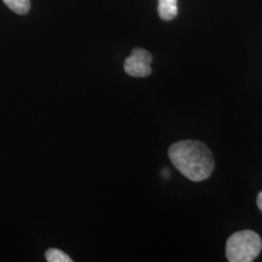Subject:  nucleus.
<instances>
[{
    "instance_id": "obj_1",
    "label": "nucleus",
    "mask_w": 262,
    "mask_h": 262,
    "mask_svg": "<svg viewBox=\"0 0 262 262\" xmlns=\"http://www.w3.org/2000/svg\"><path fill=\"white\" fill-rule=\"evenodd\" d=\"M168 156L179 172L193 182L209 178L215 168L211 150L199 141H179L169 148Z\"/></svg>"
},
{
    "instance_id": "obj_2",
    "label": "nucleus",
    "mask_w": 262,
    "mask_h": 262,
    "mask_svg": "<svg viewBox=\"0 0 262 262\" xmlns=\"http://www.w3.org/2000/svg\"><path fill=\"white\" fill-rule=\"evenodd\" d=\"M262 241L252 230H243L231 235L225 247V255L229 262H252L259 255Z\"/></svg>"
},
{
    "instance_id": "obj_3",
    "label": "nucleus",
    "mask_w": 262,
    "mask_h": 262,
    "mask_svg": "<svg viewBox=\"0 0 262 262\" xmlns=\"http://www.w3.org/2000/svg\"><path fill=\"white\" fill-rule=\"evenodd\" d=\"M152 56L150 52L142 48H134L124 61V70L135 78H145L151 73Z\"/></svg>"
},
{
    "instance_id": "obj_4",
    "label": "nucleus",
    "mask_w": 262,
    "mask_h": 262,
    "mask_svg": "<svg viewBox=\"0 0 262 262\" xmlns=\"http://www.w3.org/2000/svg\"><path fill=\"white\" fill-rule=\"evenodd\" d=\"M159 15L163 20H171L178 14L177 0H159Z\"/></svg>"
},
{
    "instance_id": "obj_5",
    "label": "nucleus",
    "mask_w": 262,
    "mask_h": 262,
    "mask_svg": "<svg viewBox=\"0 0 262 262\" xmlns=\"http://www.w3.org/2000/svg\"><path fill=\"white\" fill-rule=\"evenodd\" d=\"M9 9L19 15L27 14L30 9V0H2Z\"/></svg>"
},
{
    "instance_id": "obj_6",
    "label": "nucleus",
    "mask_w": 262,
    "mask_h": 262,
    "mask_svg": "<svg viewBox=\"0 0 262 262\" xmlns=\"http://www.w3.org/2000/svg\"><path fill=\"white\" fill-rule=\"evenodd\" d=\"M45 258L48 262H72L73 260L63 251L58 249H49L45 253Z\"/></svg>"
},
{
    "instance_id": "obj_7",
    "label": "nucleus",
    "mask_w": 262,
    "mask_h": 262,
    "mask_svg": "<svg viewBox=\"0 0 262 262\" xmlns=\"http://www.w3.org/2000/svg\"><path fill=\"white\" fill-rule=\"evenodd\" d=\"M257 206L260 209V211L262 212V192H260L257 196Z\"/></svg>"
}]
</instances>
